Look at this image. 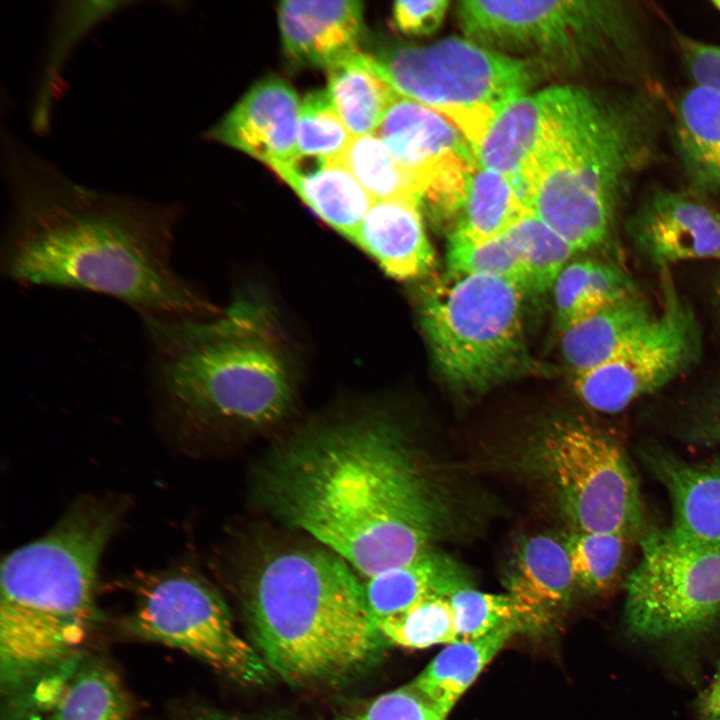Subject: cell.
<instances>
[{"instance_id": "obj_1", "label": "cell", "mask_w": 720, "mask_h": 720, "mask_svg": "<svg viewBox=\"0 0 720 720\" xmlns=\"http://www.w3.org/2000/svg\"><path fill=\"white\" fill-rule=\"evenodd\" d=\"M3 139L12 206L0 264L9 280L104 294L142 319L219 313L174 267L177 204L84 187Z\"/></svg>"}, {"instance_id": "obj_2", "label": "cell", "mask_w": 720, "mask_h": 720, "mask_svg": "<svg viewBox=\"0 0 720 720\" xmlns=\"http://www.w3.org/2000/svg\"><path fill=\"white\" fill-rule=\"evenodd\" d=\"M423 456L391 421L334 424L280 451L262 496L280 520L370 578L434 548L453 528L448 487Z\"/></svg>"}, {"instance_id": "obj_3", "label": "cell", "mask_w": 720, "mask_h": 720, "mask_svg": "<svg viewBox=\"0 0 720 720\" xmlns=\"http://www.w3.org/2000/svg\"><path fill=\"white\" fill-rule=\"evenodd\" d=\"M120 514L111 501H80L46 535L3 560L2 720L48 711L84 658L98 617V565Z\"/></svg>"}, {"instance_id": "obj_4", "label": "cell", "mask_w": 720, "mask_h": 720, "mask_svg": "<svg viewBox=\"0 0 720 720\" xmlns=\"http://www.w3.org/2000/svg\"><path fill=\"white\" fill-rule=\"evenodd\" d=\"M143 321L152 385L182 424L257 427L288 412L292 369L259 305L240 299L211 317Z\"/></svg>"}, {"instance_id": "obj_5", "label": "cell", "mask_w": 720, "mask_h": 720, "mask_svg": "<svg viewBox=\"0 0 720 720\" xmlns=\"http://www.w3.org/2000/svg\"><path fill=\"white\" fill-rule=\"evenodd\" d=\"M246 611L254 647L272 673L294 686L349 680L388 645L363 585L334 553L293 550L272 557L249 585Z\"/></svg>"}, {"instance_id": "obj_6", "label": "cell", "mask_w": 720, "mask_h": 720, "mask_svg": "<svg viewBox=\"0 0 720 720\" xmlns=\"http://www.w3.org/2000/svg\"><path fill=\"white\" fill-rule=\"evenodd\" d=\"M542 91L545 131L521 192L533 215L586 250L608 236L620 189L648 152L647 114L576 87Z\"/></svg>"}, {"instance_id": "obj_7", "label": "cell", "mask_w": 720, "mask_h": 720, "mask_svg": "<svg viewBox=\"0 0 720 720\" xmlns=\"http://www.w3.org/2000/svg\"><path fill=\"white\" fill-rule=\"evenodd\" d=\"M524 288L489 275H450L426 287L420 322L436 367L455 390L477 394L532 368Z\"/></svg>"}, {"instance_id": "obj_8", "label": "cell", "mask_w": 720, "mask_h": 720, "mask_svg": "<svg viewBox=\"0 0 720 720\" xmlns=\"http://www.w3.org/2000/svg\"><path fill=\"white\" fill-rule=\"evenodd\" d=\"M525 469L549 493L575 531L646 533L637 479L618 443L592 423L557 418L527 440Z\"/></svg>"}, {"instance_id": "obj_9", "label": "cell", "mask_w": 720, "mask_h": 720, "mask_svg": "<svg viewBox=\"0 0 720 720\" xmlns=\"http://www.w3.org/2000/svg\"><path fill=\"white\" fill-rule=\"evenodd\" d=\"M375 58L399 95L443 115L473 150L499 111L527 93L532 81L529 61L465 37L399 44Z\"/></svg>"}, {"instance_id": "obj_10", "label": "cell", "mask_w": 720, "mask_h": 720, "mask_svg": "<svg viewBox=\"0 0 720 720\" xmlns=\"http://www.w3.org/2000/svg\"><path fill=\"white\" fill-rule=\"evenodd\" d=\"M123 628L135 638L178 649L242 686H262L271 678L257 649L236 631L222 597L192 573L145 576Z\"/></svg>"}, {"instance_id": "obj_11", "label": "cell", "mask_w": 720, "mask_h": 720, "mask_svg": "<svg viewBox=\"0 0 720 720\" xmlns=\"http://www.w3.org/2000/svg\"><path fill=\"white\" fill-rule=\"evenodd\" d=\"M625 585L624 622L638 639L696 635L720 618V550L694 545L668 528L647 530Z\"/></svg>"}, {"instance_id": "obj_12", "label": "cell", "mask_w": 720, "mask_h": 720, "mask_svg": "<svg viewBox=\"0 0 720 720\" xmlns=\"http://www.w3.org/2000/svg\"><path fill=\"white\" fill-rule=\"evenodd\" d=\"M601 1H491L458 3L465 38L512 57L550 67H582L618 34L619 8Z\"/></svg>"}, {"instance_id": "obj_13", "label": "cell", "mask_w": 720, "mask_h": 720, "mask_svg": "<svg viewBox=\"0 0 720 720\" xmlns=\"http://www.w3.org/2000/svg\"><path fill=\"white\" fill-rule=\"evenodd\" d=\"M664 305L648 328L609 361L575 374L573 387L590 408L617 413L664 387L698 360L701 333L691 307L671 281Z\"/></svg>"}, {"instance_id": "obj_14", "label": "cell", "mask_w": 720, "mask_h": 720, "mask_svg": "<svg viewBox=\"0 0 720 720\" xmlns=\"http://www.w3.org/2000/svg\"><path fill=\"white\" fill-rule=\"evenodd\" d=\"M375 134L413 177L437 214L456 217L469 175L477 165L472 146L440 113L399 96Z\"/></svg>"}, {"instance_id": "obj_15", "label": "cell", "mask_w": 720, "mask_h": 720, "mask_svg": "<svg viewBox=\"0 0 720 720\" xmlns=\"http://www.w3.org/2000/svg\"><path fill=\"white\" fill-rule=\"evenodd\" d=\"M629 233L640 254L661 269L720 259V212L688 193L661 190L650 195L632 216Z\"/></svg>"}, {"instance_id": "obj_16", "label": "cell", "mask_w": 720, "mask_h": 720, "mask_svg": "<svg viewBox=\"0 0 720 720\" xmlns=\"http://www.w3.org/2000/svg\"><path fill=\"white\" fill-rule=\"evenodd\" d=\"M300 101L278 77L265 78L249 91L206 134L240 150L271 169L297 157Z\"/></svg>"}, {"instance_id": "obj_17", "label": "cell", "mask_w": 720, "mask_h": 720, "mask_svg": "<svg viewBox=\"0 0 720 720\" xmlns=\"http://www.w3.org/2000/svg\"><path fill=\"white\" fill-rule=\"evenodd\" d=\"M362 2L282 1L278 20L286 55L296 64L329 69L359 52Z\"/></svg>"}, {"instance_id": "obj_18", "label": "cell", "mask_w": 720, "mask_h": 720, "mask_svg": "<svg viewBox=\"0 0 720 720\" xmlns=\"http://www.w3.org/2000/svg\"><path fill=\"white\" fill-rule=\"evenodd\" d=\"M643 457L669 496L668 529L684 541L720 550V457L690 462L653 447Z\"/></svg>"}, {"instance_id": "obj_19", "label": "cell", "mask_w": 720, "mask_h": 720, "mask_svg": "<svg viewBox=\"0 0 720 720\" xmlns=\"http://www.w3.org/2000/svg\"><path fill=\"white\" fill-rule=\"evenodd\" d=\"M352 241L398 279L420 277L430 271L435 261L420 204L407 200L374 201Z\"/></svg>"}, {"instance_id": "obj_20", "label": "cell", "mask_w": 720, "mask_h": 720, "mask_svg": "<svg viewBox=\"0 0 720 720\" xmlns=\"http://www.w3.org/2000/svg\"><path fill=\"white\" fill-rule=\"evenodd\" d=\"M505 586L550 625L567 610L577 588L564 542L547 534L522 539L508 562Z\"/></svg>"}, {"instance_id": "obj_21", "label": "cell", "mask_w": 720, "mask_h": 720, "mask_svg": "<svg viewBox=\"0 0 720 720\" xmlns=\"http://www.w3.org/2000/svg\"><path fill=\"white\" fill-rule=\"evenodd\" d=\"M472 586L471 575L458 561L432 548L412 561L368 578L363 585L376 625L432 595L449 596Z\"/></svg>"}, {"instance_id": "obj_22", "label": "cell", "mask_w": 720, "mask_h": 720, "mask_svg": "<svg viewBox=\"0 0 720 720\" xmlns=\"http://www.w3.org/2000/svg\"><path fill=\"white\" fill-rule=\"evenodd\" d=\"M546 119L542 90L514 98L499 111L474 148L477 164L506 176L521 192V183L541 145Z\"/></svg>"}, {"instance_id": "obj_23", "label": "cell", "mask_w": 720, "mask_h": 720, "mask_svg": "<svg viewBox=\"0 0 720 720\" xmlns=\"http://www.w3.org/2000/svg\"><path fill=\"white\" fill-rule=\"evenodd\" d=\"M656 315L633 293L606 305L561 332V352L575 374L595 368L642 334Z\"/></svg>"}, {"instance_id": "obj_24", "label": "cell", "mask_w": 720, "mask_h": 720, "mask_svg": "<svg viewBox=\"0 0 720 720\" xmlns=\"http://www.w3.org/2000/svg\"><path fill=\"white\" fill-rule=\"evenodd\" d=\"M327 224L353 238L375 201L340 159H316L312 169L294 162L272 168Z\"/></svg>"}, {"instance_id": "obj_25", "label": "cell", "mask_w": 720, "mask_h": 720, "mask_svg": "<svg viewBox=\"0 0 720 720\" xmlns=\"http://www.w3.org/2000/svg\"><path fill=\"white\" fill-rule=\"evenodd\" d=\"M676 146L697 192L720 193V91L696 85L682 96L676 114Z\"/></svg>"}, {"instance_id": "obj_26", "label": "cell", "mask_w": 720, "mask_h": 720, "mask_svg": "<svg viewBox=\"0 0 720 720\" xmlns=\"http://www.w3.org/2000/svg\"><path fill=\"white\" fill-rule=\"evenodd\" d=\"M327 70V92L351 135L374 134L390 105L400 96L376 58L359 51Z\"/></svg>"}, {"instance_id": "obj_27", "label": "cell", "mask_w": 720, "mask_h": 720, "mask_svg": "<svg viewBox=\"0 0 720 720\" xmlns=\"http://www.w3.org/2000/svg\"><path fill=\"white\" fill-rule=\"evenodd\" d=\"M521 632L519 627L508 626L480 638L448 644L409 684L446 719L485 666Z\"/></svg>"}, {"instance_id": "obj_28", "label": "cell", "mask_w": 720, "mask_h": 720, "mask_svg": "<svg viewBox=\"0 0 720 720\" xmlns=\"http://www.w3.org/2000/svg\"><path fill=\"white\" fill-rule=\"evenodd\" d=\"M531 211L516 183L478 164L469 175L449 235L484 241L509 230Z\"/></svg>"}, {"instance_id": "obj_29", "label": "cell", "mask_w": 720, "mask_h": 720, "mask_svg": "<svg viewBox=\"0 0 720 720\" xmlns=\"http://www.w3.org/2000/svg\"><path fill=\"white\" fill-rule=\"evenodd\" d=\"M552 288L555 322L560 332L635 293L632 280L623 271L592 259L567 264Z\"/></svg>"}, {"instance_id": "obj_30", "label": "cell", "mask_w": 720, "mask_h": 720, "mask_svg": "<svg viewBox=\"0 0 720 720\" xmlns=\"http://www.w3.org/2000/svg\"><path fill=\"white\" fill-rule=\"evenodd\" d=\"M45 720H133L126 690L105 661L83 658Z\"/></svg>"}, {"instance_id": "obj_31", "label": "cell", "mask_w": 720, "mask_h": 720, "mask_svg": "<svg viewBox=\"0 0 720 720\" xmlns=\"http://www.w3.org/2000/svg\"><path fill=\"white\" fill-rule=\"evenodd\" d=\"M129 2L90 1L68 2L58 7L54 17L51 42L46 57L42 82L33 109L34 129L43 132L48 127L51 106L59 91L63 63L82 37L100 21L121 9Z\"/></svg>"}, {"instance_id": "obj_32", "label": "cell", "mask_w": 720, "mask_h": 720, "mask_svg": "<svg viewBox=\"0 0 720 720\" xmlns=\"http://www.w3.org/2000/svg\"><path fill=\"white\" fill-rule=\"evenodd\" d=\"M449 602L458 641L480 638L508 626L524 632L546 627L528 606L509 593H486L469 586L449 595Z\"/></svg>"}, {"instance_id": "obj_33", "label": "cell", "mask_w": 720, "mask_h": 720, "mask_svg": "<svg viewBox=\"0 0 720 720\" xmlns=\"http://www.w3.org/2000/svg\"><path fill=\"white\" fill-rule=\"evenodd\" d=\"M339 159L375 201L402 199L422 204L413 177L375 133L353 137Z\"/></svg>"}, {"instance_id": "obj_34", "label": "cell", "mask_w": 720, "mask_h": 720, "mask_svg": "<svg viewBox=\"0 0 720 720\" xmlns=\"http://www.w3.org/2000/svg\"><path fill=\"white\" fill-rule=\"evenodd\" d=\"M631 541L617 533L573 530L564 544L577 588L593 595L613 588L624 570Z\"/></svg>"}, {"instance_id": "obj_35", "label": "cell", "mask_w": 720, "mask_h": 720, "mask_svg": "<svg viewBox=\"0 0 720 720\" xmlns=\"http://www.w3.org/2000/svg\"><path fill=\"white\" fill-rule=\"evenodd\" d=\"M376 626L388 644L423 649L458 641L449 596L432 595Z\"/></svg>"}, {"instance_id": "obj_36", "label": "cell", "mask_w": 720, "mask_h": 720, "mask_svg": "<svg viewBox=\"0 0 720 720\" xmlns=\"http://www.w3.org/2000/svg\"><path fill=\"white\" fill-rule=\"evenodd\" d=\"M450 275H489L509 279L526 291L527 273L521 251L507 230L499 236L472 241L448 235Z\"/></svg>"}, {"instance_id": "obj_37", "label": "cell", "mask_w": 720, "mask_h": 720, "mask_svg": "<svg viewBox=\"0 0 720 720\" xmlns=\"http://www.w3.org/2000/svg\"><path fill=\"white\" fill-rule=\"evenodd\" d=\"M508 231L522 254L526 291L540 294L552 288L575 250L532 213Z\"/></svg>"}, {"instance_id": "obj_38", "label": "cell", "mask_w": 720, "mask_h": 720, "mask_svg": "<svg viewBox=\"0 0 720 720\" xmlns=\"http://www.w3.org/2000/svg\"><path fill=\"white\" fill-rule=\"evenodd\" d=\"M352 138L327 90H314L305 95L300 103L295 160L338 159Z\"/></svg>"}, {"instance_id": "obj_39", "label": "cell", "mask_w": 720, "mask_h": 720, "mask_svg": "<svg viewBox=\"0 0 720 720\" xmlns=\"http://www.w3.org/2000/svg\"><path fill=\"white\" fill-rule=\"evenodd\" d=\"M331 720H446L410 684L338 712Z\"/></svg>"}, {"instance_id": "obj_40", "label": "cell", "mask_w": 720, "mask_h": 720, "mask_svg": "<svg viewBox=\"0 0 720 720\" xmlns=\"http://www.w3.org/2000/svg\"><path fill=\"white\" fill-rule=\"evenodd\" d=\"M448 6L447 0L396 1L393 22L406 35H430L441 26Z\"/></svg>"}, {"instance_id": "obj_41", "label": "cell", "mask_w": 720, "mask_h": 720, "mask_svg": "<svg viewBox=\"0 0 720 720\" xmlns=\"http://www.w3.org/2000/svg\"><path fill=\"white\" fill-rule=\"evenodd\" d=\"M682 434L695 444L720 445V386L698 400L682 426Z\"/></svg>"}, {"instance_id": "obj_42", "label": "cell", "mask_w": 720, "mask_h": 720, "mask_svg": "<svg viewBox=\"0 0 720 720\" xmlns=\"http://www.w3.org/2000/svg\"><path fill=\"white\" fill-rule=\"evenodd\" d=\"M683 50L695 84L720 91V46L686 42Z\"/></svg>"}, {"instance_id": "obj_43", "label": "cell", "mask_w": 720, "mask_h": 720, "mask_svg": "<svg viewBox=\"0 0 720 720\" xmlns=\"http://www.w3.org/2000/svg\"><path fill=\"white\" fill-rule=\"evenodd\" d=\"M696 720H720V669L697 700Z\"/></svg>"}, {"instance_id": "obj_44", "label": "cell", "mask_w": 720, "mask_h": 720, "mask_svg": "<svg viewBox=\"0 0 720 720\" xmlns=\"http://www.w3.org/2000/svg\"><path fill=\"white\" fill-rule=\"evenodd\" d=\"M189 720H255V719H249L244 718L241 716L220 712L216 710H206L202 712H198L197 714L193 715L192 718ZM257 720V719H256ZM259 720H284L277 717H270V718H264Z\"/></svg>"}, {"instance_id": "obj_45", "label": "cell", "mask_w": 720, "mask_h": 720, "mask_svg": "<svg viewBox=\"0 0 720 720\" xmlns=\"http://www.w3.org/2000/svg\"><path fill=\"white\" fill-rule=\"evenodd\" d=\"M713 4L720 11V0L713 1Z\"/></svg>"}, {"instance_id": "obj_46", "label": "cell", "mask_w": 720, "mask_h": 720, "mask_svg": "<svg viewBox=\"0 0 720 720\" xmlns=\"http://www.w3.org/2000/svg\"><path fill=\"white\" fill-rule=\"evenodd\" d=\"M719 299H720V288H719Z\"/></svg>"}]
</instances>
